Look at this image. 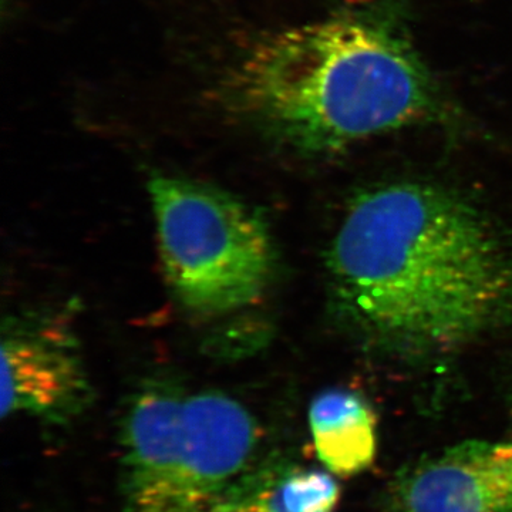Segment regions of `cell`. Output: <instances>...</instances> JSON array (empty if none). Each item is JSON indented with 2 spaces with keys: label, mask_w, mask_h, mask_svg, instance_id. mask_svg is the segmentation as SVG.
Wrapping results in <instances>:
<instances>
[{
  "label": "cell",
  "mask_w": 512,
  "mask_h": 512,
  "mask_svg": "<svg viewBox=\"0 0 512 512\" xmlns=\"http://www.w3.org/2000/svg\"><path fill=\"white\" fill-rule=\"evenodd\" d=\"M328 266L343 315L389 349L448 352L512 325V241L446 188L400 183L360 195Z\"/></svg>",
  "instance_id": "cell-1"
},
{
  "label": "cell",
  "mask_w": 512,
  "mask_h": 512,
  "mask_svg": "<svg viewBox=\"0 0 512 512\" xmlns=\"http://www.w3.org/2000/svg\"><path fill=\"white\" fill-rule=\"evenodd\" d=\"M229 109L303 153H332L454 114L399 0L262 36L222 82Z\"/></svg>",
  "instance_id": "cell-2"
},
{
  "label": "cell",
  "mask_w": 512,
  "mask_h": 512,
  "mask_svg": "<svg viewBox=\"0 0 512 512\" xmlns=\"http://www.w3.org/2000/svg\"><path fill=\"white\" fill-rule=\"evenodd\" d=\"M161 262L185 308L222 315L261 298L274 274L264 220L227 192L158 175L148 184Z\"/></svg>",
  "instance_id": "cell-3"
},
{
  "label": "cell",
  "mask_w": 512,
  "mask_h": 512,
  "mask_svg": "<svg viewBox=\"0 0 512 512\" xmlns=\"http://www.w3.org/2000/svg\"><path fill=\"white\" fill-rule=\"evenodd\" d=\"M184 402L173 387L141 390L123 430L124 512H184Z\"/></svg>",
  "instance_id": "cell-4"
},
{
  "label": "cell",
  "mask_w": 512,
  "mask_h": 512,
  "mask_svg": "<svg viewBox=\"0 0 512 512\" xmlns=\"http://www.w3.org/2000/svg\"><path fill=\"white\" fill-rule=\"evenodd\" d=\"M90 399L76 343L50 322L13 325L2 342V416L66 421Z\"/></svg>",
  "instance_id": "cell-5"
},
{
  "label": "cell",
  "mask_w": 512,
  "mask_h": 512,
  "mask_svg": "<svg viewBox=\"0 0 512 512\" xmlns=\"http://www.w3.org/2000/svg\"><path fill=\"white\" fill-rule=\"evenodd\" d=\"M396 512H512V443L466 441L403 468Z\"/></svg>",
  "instance_id": "cell-6"
},
{
  "label": "cell",
  "mask_w": 512,
  "mask_h": 512,
  "mask_svg": "<svg viewBox=\"0 0 512 512\" xmlns=\"http://www.w3.org/2000/svg\"><path fill=\"white\" fill-rule=\"evenodd\" d=\"M255 443V421L237 400L217 392L185 396L184 512H214Z\"/></svg>",
  "instance_id": "cell-7"
},
{
  "label": "cell",
  "mask_w": 512,
  "mask_h": 512,
  "mask_svg": "<svg viewBox=\"0 0 512 512\" xmlns=\"http://www.w3.org/2000/svg\"><path fill=\"white\" fill-rule=\"evenodd\" d=\"M313 443L323 466L349 477L372 466L376 457V416L369 404L348 390H326L309 407Z\"/></svg>",
  "instance_id": "cell-8"
},
{
  "label": "cell",
  "mask_w": 512,
  "mask_h": 512,
  "mask_svg": "<svg viewBox=\"0 0 512 512\" xmlns=\"http://www.w3.org/2000/svg\"><path fill=\"white\" fill-rule=\"evenodd\" d=\"M278 495L286 512H332L340 490L325 471H295L279 478Z\"/></svg>",
  "instance_id": "cell-9"
},
{
  "label": "cell",
  "mask_w": 512,
  "mask_h": 512,
  "mask_svg": "<svg viewBox=\"0 0 512 512\" xmlns=\"http://www.w3.org/2000/svg\"><path fill=\"white\" fill-rule=\"evenodd\" d=\"M278 481L258 478L239 490L234 485L214 512H286L279 500Z\"/></svg>",
  "instance_id": "cell-10"
}]
</instances>
